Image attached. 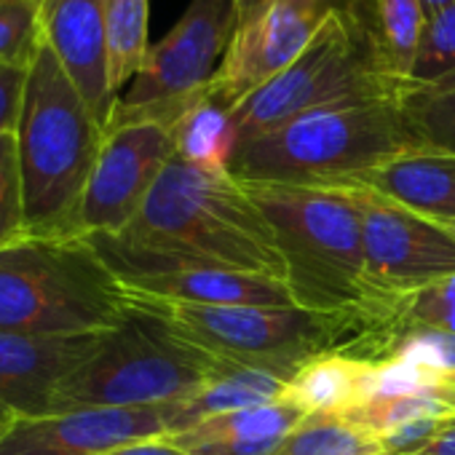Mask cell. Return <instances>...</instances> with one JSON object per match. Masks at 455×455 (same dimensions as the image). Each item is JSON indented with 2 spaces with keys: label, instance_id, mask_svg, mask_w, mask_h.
Masks as SVG:
<instances>
[{
  "label": "cell",
  "instance_id": "cell-4",
  "mask_svg": "<svg viewBox=\"0 0 455 455\" xmlns=\"http://www.w3.org/2000/svg\"><path fill=\"white\" fill-rule=\"evenodd\" d=\"M420 145L402 100L338 102L236 145L231 174L242 182L335 185Z\"/></svg>",
  "mask_w": 455,
  "mask_h": 455
},
{
  "label": "cell",
  "instance_id": "cell-34",
  "mask_svg": "<svg viewBox=\"0 0 455 455\" xmlns=\"http://www.w3.org/2000/svg\"><path fill=\"white\" fill-rule=\"evenodd\" d=\"M102 455H185L174 442H169L166 436L161 439H145V442H132V444H124V447H116L110 452H102Z\"/></svg>",
  "mask_w": 455,
  "mask_h": 455
},
{
  "label": "cell",
  "instance_id": "cell-31",
  "mask_svg": "<svg viewBox=\"0 0 455 455\" xmlns=\"http://www.w3.org/2000/svg\"><path fill=\"white\" fill-rule=\"evenodd\" d=\"M410 359L426 370H431L439 380L455 383V335L452 332H434V330H415L396 338L388 359Z\"/></svg>",
  "mask_w": 455,
  "mask_h": 455
},
{
  "label": "cell",
  "instance_id": "cell-20",
  "mask_svg": "<svg viewBox=\"0 0 455 455\" xmlns=\"http://www.w3.org/2000/svg\"><path fill=\"white\" fill-rule=\"evenodd\" d=\"M370 367L372 362L351 356H319L290 378L284 399L306 415H346L364 402Z\"/></svg>",
  "mask_w": 455,
  "mask_h": 455
},
{
  "label": "cell",
  "instance_id": "cell-8",
  "mask_svg": "<svg viewBox=\"0 0 455 455\" xmlns=\"http://www.w3.org/2000/svg\"><path fill=\"white\" fill-rule=\"evenodd\" d=\"M129 306V290L84 236H28L0 252V330L6 332H105Z\"/></svg>",
  "mask_w": 455,
  "mask_h": 455
},
{
  "label": "cell",
  "instance_id": "cell-24",
  "mask_svg": "<svg viewBox=\"0 0 455 455\" xmlns=\"http://www.w3.org/2000/svg\"><path fill=\"white\" fill-rule=\"evenodd\" d=\"M450 415H455V383H439L391 399H370L346 412V418L378 436L418 420H439Z\"/></svg>",
  "mask_w": 455,
  "mask_h": 455
},
{
  "label": "cell",
  "instance_id": "cell-30",
  "mask_svg": "<svg viewBox=\"0 0 455 455\" xmlns=\"http://www.w3.org/2000/svg\"><path fill=\"white\" fill-rule=\"evenodd\" d=\"M455 73V4L426 17L410 84H431Z\"/></svg>",
  "mask_w": 455,
  "mask_h": 455
},
{
  "label": "cell",
  "instance_id": "cell-22",
  "mask_svg": "<svg viewBox=\"0 0 455 455\" xmlns=\"http://www.w3.org/2000/svg\"><path fill=\"white\" fill-rule=\"evenodd\" d=\"M102 14L110 52V81L121 97L150 52V0H102Z\"/></svg>",
  "mask_w": 455,
  "mask_h": 455
},
{
  "label": "cell",
  "instance_id": "cell-38",
  "mask_svg": "<svg viewBox=\"0 0 455 455\" xmlns=\"http://www.w3.org/2000/svg\"><path fill=\"white\" fill-rule=\"evenodd\" d=\"M420 4H423V14L431 17V14H436V12H442L444 6L455 4V0H420Z\"/></svg>",
  "mask_w": 455,
  "mask_h": 455
},
{
  "label": "cell",
  "instance_id": "cell-2",
  "mask_svg": "<svg viewBox=\"0 0 455 455\" xmlns=\"http://www.w3.org/2000/svg\"><path fill=\"white\" fill-rule=\"evenodd\" d=\"M102 142L105 126L94 118L57 54L44 44L28 68L17 126L28 236H78L84 190Z\"/></svg>",
  "mask_w": 455,
  "mask_h": 455
},
{
  "label": "cell",
  "instance_id": "cell-14",
  "mask_svg": "<svg viewBox=\"0 0 455 455\" xmlns=\"http://www.w3.org/2000/svg\"><path fill=\"white\" fill-rule=\"evenodd\" d=\"M169 436L164 407H81L17 418L0 436V455H102L116 447Z\"/></svg>",
  "mask_w": 455,
  "mask_h": 455
},
{
  "label": "cell",
  "instance_id": "cell-7",
  "mask_svg": "<svg viewBox=\"0 0 455 455\" xmlns=\"http://www.w3.org/2000/svg\"><path fill=\"white\" fill-rule=\"evenodd\" d=\"M407 81L388 68L370 0L335 4L303 54L268 86L231 110L236 145L295 116L338 102L402 100Z\"/></svg>",
  "mask_w": 455,
  "mask_h": 455
},
{
  "label": "cell",
  "instance_id": "cell-26",
  "mask_svg": "<svg viewBox=\"0 0 455 455\" xmlns=\"http://www.w3.org/2000/svg\"><path fill=\"white\" fill-rule=\"evenodd\" d=\"M370 6L388 68L394 70V76L410 84V70L426 22L423 4L420 0H370Z\"/></svg>",
  "mask_w": 455,
  "mask_h": 455
},
{
  "label": "cell",
  "instance_id": "cell-10",
  "mask_svg": "<svg viewBox=\"0 0 455 455\" xmlns=\"http://www.w3.org/2000/svg\"><path fill=\"white\" fill-rule=\"evenodd\" d=\"M335 185L348 188L359 212L372 303L404 298L455 276V239L442 225L407 212L364 185Z\"/></svg>",
  "mask_w": 455,
  "mask_h": 455
},
{
  "label": "cell",
  "instance_id": "cell-11",
  "mask_svg": "<svg viewBox=\"0 0 455 455\" xmlns=\"http://www.w3.org/2000/svg\"><path fill=\"white\" fill-rule=\"evenodd\" d=\"M86 239L132 298L188 306H295L287 282L274 276L182 263L116 236Z\"/></svg>",
  "mask_w": 455,
  "mask_h": 455
},
{
  "label": "cell",
  "instance_id": "cell-33",
  "mask_svg": "<svg viewBox=\"0 0 455 455\" xmlns=\"http://www.w3.org/2000/svg\"><path fill=\"white\" fill-rule=\"evenodd\" d=\"M28 68L0 65V137L17 132L25 102Z\"/></svg>",
  "mask_w": 455,
  "mask_h": 455
},
{
  "label": "cell",
  "instance_id": "cell-9",
  "mask_svg": "<svg viewBox=\"0 0 455 455\" xmlns=\"http://www.w3.org/2000/svg\"><path fill=\"white\" fill-rule=\"evenodd\" d=\"M239 25L234 0H190L180 22L150 46L140 73L118 97L108 129L142 121L172 129L206 97Z\"/></svg>",
  "mask_w": 455,
  "mask_h": 455
},
{
  "label": "cell",
  "instance_id": "cell-39",
  "mask_svg": "<svg viewBox=\"0 0 455 455\" xmlns=\"http://www.w3.org/2000/svg\"><path fill=\"white\" fill-rule=\"evenodd\" d=\"M444 231H447V234H450V236L455 239V225H444Z\"/></svg>",
  "mask_w": 455,
  "mask_h": 455
},
{
  "label": "cell",
  "instance_id": "cell-27",
  "mask_svg": "<svg viewBox=\"0 0 455 455\" xmlns=\"http://www.w3.org/2000/svg\"><path fill=\"white\" fill-rule=\"evenodd\" d=\"M402 108L426 145L455 150V73L431 84H407Z\"/></svg>",
  "mask_w": 455,
  "mask_h": 455
},
{
  "label": "cell",
  "instance_id": "cell-13",
  "mask_svg": "<svg viewBox=\"0 0 455 455\" xmlns=\"http://www.w3.org/2000/svg\"><path fill=\"white\" fill-rule=\"evenodd\" d=\"M332 6L335 0H274L242 22L206 86L209 100L231 113L279 78L311 44Z\"/></svg>",
  "mask_w": 455,
  "mask_h": 455
},
{
  "label": "cell",
  "instance_id": "cell-3",
  "mask_svg": "<svg viewBox=\"0 0 455 455\" xmlns=\"http://www.w3.org/2000/svg\"><path fill=\"white\" fill-rule=\"evenodd\" d=\"M145 300V298H142ZM158 303V300H153ZM180 332L217 359L290 378L319 356L383 362L388 330L367 311H311L300 306H188L158 303Z\"/></svg>",
  "mask_w": 455,
  "mask_h": 455
},
{
  "label": "cell",
  "instance_id": "cell-37",
  "mask_svg": "<svg viewBox=\"0 0 455 455\" xmlns=\"http://www.w3.org/2000/svg\"><path fill=\"white\" fill-rule=\"evenodd\" d=\"M14 420H17V415H14L4 402H0V436H4V434L12 428V423H14Z\"/></svg>",
  "mask_w": 455,
  "mask_h": 455
},
{
  "label": "cell",
  "instance_id": "cell-5",
  "mask_svg": "<svg viewBox=\"0 0 455 455\" xmlns=\"http://www.w3.org/2000/svg\"><path fill=\"white\" fill-rule=\"evenodd\" d=\"M274 228L295 306L311 311H367L362 222L346 185L244 182Z\"/></svg>",
  "mask_w": 455,
  "mask_h": 455
},
{
  "label": "cell",
  "instance_id": "cell-6",
  "mask_svg": "<svg viewBox=\"0 0 455 455\" xmlns=\"http://www.w3.org/2000/svg\"><path fill=\"white\" fill-rule=\"evenodd\" d=\"M174 327L166 311L132 298L124 319L57 388L54 412L81 407H164L231 370Z\"/></svg>",
  "mask_w": 455,
  "mask_h": 455
},
{
  "label": "cell",
  "instance_id": "cell-29",
  "mask_svg": "<svg viewBox=\"0 0 455 455\" xmlns=\"http://www.w3.org/2000/svg\"><path fill=\"white\" fill-rule=\"evenodd\" d=\"M28 239L17 132L0 137V252Z\"/></svg>",
  "mask_w": 455,
  "mask_h": 455
},
{
  "label": "cell",
  "instance_id": "cell-36",
  "mask_svg": "<svg viewBox=\"0 0 455 455\" xmlns=\"http://www.w3.org/2000/svg\"><path fill=\"white\" fill-rule=\"evenodd\" d=\"M236 4V12H239V20L242 22H247V20H252V17H258L260 12H266L274 0H234Z\"/></svg>",
  "mask_w": 455,
  "mask_h": 455
},
{
  "label": "cell",
  "instance_id": "cell-21",
  "mask_svg": "<svg viewBox=\"0 0 455 455\" xmlns=\"http://www.w3.org/2000/svg\"><path fill=\"white\" fill-rule=\"evenodd\" d=\"M174 156L204 169H231L236 150V134L231 113L214 105L209 94L193 105L174 126Z\"/></svg>",
  "mask_w": 455,
  "mask_h": 455
},
{
  "label": "cell",
  "instance_id": "cell-19",
  "mask_svg": "<svg viewBox=\"0 0 455 455\" xmlns=\"http://www.w3.org/2000/svg\"><path fill=\"white\" fill-rule=\"evenodd\" d=\"M284 391H287V380L260 372V370L234 364L231 370H225L217 378L206 380L201 388H196L185 399L166 404L169 436L182 434L222 412L250 410V407L279 402L284 399Z\"/></svg>",
  "mask_w": 455,
  "mask_h": 455
},
{
  "label": "cell",
  "instance_id": "cell-25",
  "mask_svg": "<svg viewBox=\"0 0 455 455\" xmlns=\"http://www.w3.org/2000/svg\"><path fill=\"white\" fill-rule=\"evenodd\" d=\"M279 455H383L380 436L346 415H306Z\"/></svg>",
  "mask_w": 455,
  "mask_h": 455
},
{
  "label": "cell",
  "instance_id": "cell-32",
  "mask_svg": "<svg viewBox=\"0 0 455 455\" xmlns=\"http://www.w3.org/2000/svg\"><path fill=\"white\" fill-rule=\"evenodd\" d=\"M439 383H444V380H439L431 370H426L410 359L394 356V359L372 362V367L367 372V383H364V402L404 396V394H415L420 388L439 386Z\"/></svg>",
  "mask_w": 455,
  "mask_h": 455
},
{
  "label": "cell",
  "instance_id": "cell-16",
  "mask_svg": "<svg viewBox=\"0 0 455 455\" xmlns=\"http://www.w3.org/2000/svg\"><path fill=\"white\" fill-rule=\"evenodd\" d=\"M41 25L44 44L108 132L118 94L110 81L102 0H41Z\"/></svg>",
  "mask_w": 455,
  "mask_h": 455
},
{
  "label": "cell",
  "instance_id": "cell-12",
  "mask_svg": "<svg viewBox=\"0 0 455 455\" xmlns=\"http://www.w3.org/2000/svg\"><path fill=\"white\" fill-rule=\"evenodd\" d=\"M172 158V129L150 121L110 126L84 190L78 236L124 234Z\"/></svg>",
  "mask_w": 455,
  "mask_h": 455
},
{
  "label": "cell",
  "instance_id": "cell-15",
  "mask_svg": "<svg viewBox=\"0 0 455 455\" xmlns=\"http://www.w3.org/2000/svg\"><path fill=\"white\" fill-rule=\"evenodd\" d=\"M102 332L36 335L0 330V402L17 418L54 412V396L100 346Z\"/></svg>",
  "mask_w": 455,
  "mask_h": 455
},
{
  "label": "cell",
  "instance_id": "cell-35",
  "mask_svg": "<svg viewBox=\"0 0 455 455\" xmlns=\"http://www.w3.org/2000/svg\"><path fill=\"white\" fill-rule=\"evenodd\" d=\"M412 455H455V415L444 418L434 439Z\"/></svg>",
  "mask_w": 455,
  "mask_h": 455
},
{
  "label": "cell",
  "instance_id": "cell-23",
  "mask_svg": "<svg viewBox=\"0 0 455 455\" xmlns=\"http://www.w3.org/2000/svg\"><path fill=\"white\" fill-rule=\"evenodd\" d=\"M375 319L388 330L391 348L399 335L415 332V330H434V332L455 335V276L434 282L404 298L383 300L375 311Z\"/></svg>",
  "mask_w": 455,
  "mask_h": 455
},
{
  "label": "cell",
  "instance_id": "cell-28",
  "mask_svg": "<svg viewBox=\"0 0 455 455\" xmlns=\"http://www.w3.org/2000/svg\"><path fill=\"white\" fill-rule=\"evenodd\" d=\"M41 46V0H0V65L30 68Z\"/></svg>",
  "mask_w": 455,
  "mask_h": 455
},
{
  "label": "cell",
  "instance_id": "cell-17",
  "mask_svg": "<svg viewBox=\"0 0 455 455\" xmlns=\"http://www.w3.org/2000/svg\"><path fill=\"white\" fill-rule=\"evenodd\" d=\"M364 185L436 225H455V150L420 145L346 180Z\"/></svg>",
  "mask_w": 455,
  "mask_h": 455
},
{
  "label": "cell",
  "instance_id": "cell-18",
  "mask_svg": "<svg viewBox=\"0 0 455 455\" xmlns=\"http://www.w3.org/2000/svg\"><path fill=\"white\" fill-rule=\"evenodd\" d=\"M306 412L290 399L214 415L182 434L166 436L185 455H279Z\"/></svg>",
  "mask_w": 455,
  "mask_h": 455
},
{
  "label": "cell",
  "instance_id": "cell-1",
  "mask_svg": "<svg viewBox=\"0 0 455 455\" xmlns=\"http://www.w3.org/2000/svg\"><path fill=\"white\" fill-rule=\"evenodd\" d=\"M116 239L193 266L263 274L287 282L274 228L231 169H204L174 156L140 214Z\"/></svg>",
  "mask_w": 455,
  "mask_h": 455
}]
</instances>
